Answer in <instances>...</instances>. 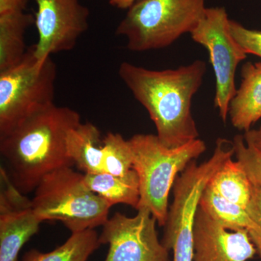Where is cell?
<instances>
[{"label":"cell","instance_id":"1","mask_svg":"<svg viewBox=\"0 0 261 261\" xmlns=\"http://www.w3.org/2000/svg\"><path fill=\"white\" fill-rule=\"evenodd\" d=\"M205 61H194L176 69H147L123 62L118 75L147 110L161 143L176 148L199 139L192 100L203 82Z\"/></svg>","mask_w":261,"mask_h":261},{"label":"cell","instance_id":"2","mask_svg":"<svg viewBox=\"0 0 261 261\" xmlns=\"http://www.w3.org/2000/svg\"><path fill=\"white\" fill-rule=\"evenodd\" d=\"M81 123L77 111L54 104L0 137L4 168L19 191L27 195L48 173L74 165L67 152V136Z\"/></svg>","mask_w":261,"mask_h":261},{"label":"cell","instance_id":"3","mask_svg":"<svg viewBox=\"0 0 261 261\" xmlns=\"http://www.w3.org/2000/svg\"><path fill=\"white\" fill-rule=\"evenodd\" d=\"M128 142L133 152L132 168L140 181V202L136 210L147 209L163 227L175 180L190 163L205 152V142L197 139L181 147L168 148L157 135L145 134L134 135Z\"/></svg>","mask_w":261,"mask_h":261},{"label":"cell","instance_id":"4","mask_svg":"<svg viewBox=\"0 0 261 261\" xmlns=\"http://www.w3.org/2000/svg\"><path fill=\"white\" fill-rule=\"evenodd\" d=\"M34 192L33 207L42 223L60 221L75 233L94 229L108 221L111 206L89 190L84 174L70 166L48 173Z\"/></svg>","mask_w":261,"mask_h":261},{"label":"cell","instance_id":"5","mask_svg":"<svg viewBox=\"0 0 261 261\" xmlns=\"http://www.w3.org/2000/svg\"><path fill=\"white\" fill-rule=\"evenodd\" d=\"M233 154L232 142L219 138L210 159L200 165L192 161L175 180L161 241L172 250V261L193 260L194 226L201 195L215 173Z\"/></svg>","mask_w":261,"mask_h":261},{"label":"cell","instance_id":"6","mask_svg":"<svg viewBox=\"0 0 261 261\" xmlns=\"http://www.w3.org/2000/svg\"><path fill=\"white\" fill-rule=\"evenodd\" d=\"M205 0H138L116 29L130 51H145L171 45L191 34L205 15Z\"/></svg>","mask_w":261,"mask_h":261},{"label":"cell","instance_id":"7","mask_svg":"<svg viewBox=\"0 0 261 261\" xmlns=\"http://www.w3.org/2000/svg\"><path fill=\"white\" fill-rule=\"evenodd\" d=\"M56 63L37 59L34 46L16 65L0 71V137L54 105Z\"/></svg>","mask_w":261,"mask_h":261},{"label":"cell","instance_id":"8","mask_svg":"<svg viewBox=\"0 0 261 261\" xmlns=\"http://www.w3.org/2000/svg\"><path fill=\"white\" fill-rule=\"evenodd\" d=\"M229 21L224 8H206L203 18L190 34L194 42L208 51L216 76L215 107L224 123L237 92V68L247 55L230 32Z\"/></svg>","mask_w":261,"mask_h":261},{"label":"cell","instance_id":"9","mask_svg":"<svg viewBox=\"0 0 261 261\" xmlns=\"http://www.w3.org/2000/svg\"><path fill=\"white\" fill-rule=\"evenodd\" d=\"M137 211L133 217L116 213L103 225L99 243L109 245L105 261H171L158 236L157 220L147 209Z\"/></svg>","mask_w":261,"mask_h":261},{"label":"cell","instance_id":"10","mask_svg":"<svg viewBox=\"0 0 261 261\" xmlns=\"http://www.w3.org/2000/svg\"><path fill=\"white\" fill-rule=\"evenodd\" d=\"M38 41L34 53L42 61L74 48L89 27V10L80 0H34Z\"/></svg>","mask_w":261,"mask_h":261},{"label":"cell","instance_id":"11","mask_svg":"<svg viewBox=\"0 0 261 261\" xmlns=\"http://www.w3.org/2000/svg\"><path fill=\"white\" fill-rule=\"evenodd\" d=\"M32 200L19 191L0 168V261H18L22 247L39 231Z\"/></svg>","mask_w":261,"mask_h":261},{"label":"cell","instance_id":"12","mask_svg":"<svg viewBox=\"0 0 261 261\" xmlns=\"http://www.w3.org/2000/svg\"><path fill=\"white\" fill-rule=\"evenodd\" d=\"M257 253L247 230L226 229L198 206L192 261H247Z\"/></svg>","mask_w":261,"mask_h":261},{"label":"cell","instance_id":"13","mask_svg":"<svg viewBox=\"0 0 261 261\" xmlns=\"http://www.w3.org/2000/svg\"><path fill=\"white\" fill-rule=\"evenodd\" d=\"M241 84L229 103L228 116L239 130H249L261 118V63L243 65Z\"/></svg>","mask_w":261,"mask_h":261},{"label":"cell","instance_id":"14","mask_svg":"<svg viewBox=\"0 0 261 261\" xmlns=\"http://www.w3.org/2000/svg\"><path fill=\"white\" fill-rule=\"evenodd\" d=\"M68 156L84 173H104L100 132L92 123H81L67 136Z\"/></svg>","mask_w":261,"mask_h":261},{"label":"cell","instance_id":"15","mask_svg":"<svg viewBox=\"0 0 261 261\" xmlns=\"http://www.w3.org/2000/svg\"><path fill=\"white\" fill-rule=\"evenodd\" d=\"M84 181L94 193L112 207L125 204L137 209L140 202V181L134 169L125 176L107 173H84Z\"/></svg>","mask_w":261,"mask_h":261},{"label":"cell","instance_id":"16","mask_svg":"<svg viewBox=\"0 0 261 261\" xmlns=\"http://www.w3.org/2000/svg\"><path fill=\"white\" fill-rule=\"evenodd\" d=\"M35 18L25 12L0 15V71L16 65L23 59L25 33Z\"/></svg>","mask_w":261,"mask_h":261},{"label":"cell","instance_id":"17","mask_svg":"<svg viewBox=\"0 0 261 261\" xmlns=\"http://www.w3.org/2000/svg\"><path fill=\"white\" fill-rule=\"evenodd\" d=\"M207 187L230 202L246 209L252 200L254 185L238 161L228 159L215 173Z\"/></svg>","mask_w":261,"mask_h":261},{"label":"cell","instance_id":"18","mask_svg":"<svg viewBox=\"0 0 261 261\" xmlns=\"http://www.w3.org/2000/svg\"><path fill=\"white\" fill-rule=\"evenodd\" d=\"M99 236L94 229L72 233L64 244L53 251L41 252L33 249L25 253L22 261H87L101 245Z\"/></svg>","mask_w":261,"mask_h":261},{"label":"cell","instance_id":"19","mask_svg":"<svg viewBox=\"0 0 261 261\" xmlns=\"http://www.w3.org/2000/svg\"><path fill=\"white\" fill-rule=\"evenodd\" d=\"M199 206L211 219L229 231H248L253 226L246 209L226 200L207 186L201 195Z\"/></svg>","mask_w":261,"mask_h":261},{"label":"cell","instance_id":"20","mask_svg":"<svg viewBox=\"0 0 261 261\" xmlns=\"http://www.w3.org/2000/svg\"><path fill=\"white\" fill-rule=\"evenodd\" d=\"M104 173L123 176L133 169V152L129 142L121 134L109 132L102 140Z\"/></svg>","mask_w":261,"mask_h":261},{"label":"cell","instance_id":"21","mask_svg":"<svg viewBox=\"0 0 261 261\" xmlns=\"http://www.w3.org/2000/svg\"><path fill=\"white\" fill-rule=\"evenodd\" d=\"M233 147L237 161L255 186L261 187V152L245 143L243 135L234 136Z\"/></svg>","mask_w":261,"mask_h":261},{"label":"cell","instance_id":"22","mask_svg":"<svg viewBox=\"0 0 261 261\" xmlns=\"http://www.w3.org/2000/svg\"><path fill=\"white\" fill-rule=\"evenodd\" d=\"M230 32L247 54L261 58V31L247 29L238 22L230 20Z\"/></svg>","mask_w":261,"mask_h":261},{"label":"cell","instance_id":"23","mask_svg":"<svg viewBox=\"0 0 261 261\" xmlns=\"http://www.w3.org/2000/svg\"><path fill=\"white\" fill-rule=\"evenodd\" d=\"M249 216L254 222L253 226L247 231L252 243L256 248L261 261V187L254 185L252 200L247 208Z\"/></svg>","mask_w":261,"mask_h":261},{"label":"cell","instance_id":"24","mask_svg":"<svg viewBox=\"0 0 261 261\" xmlns=\"http://www.w3.org/2000/svg\"><path fill=\"white\" fill-rule=\"evenodd\" d=\"M29 0H0V15L25 12Z\"/></svg>","mask_w":261,"mask_h":261},{"label":"cell","instance_id":"25","mask_svg":"<svg viewBox=\"0 0 261 261\" xmlns=\"http://www.w3.org/2000/svg\"><path fill=\"white\" fill-rule=\"evenodd\" d=\"M243 137L247 145L251 146L261 152V126L257 129L247 130Z\"/></svg>","mask_w":261,"mask_h":261},{"label":"cell","instance_id":"26","mask_svg":"<svg viewBox=\"0 0 261 261\" xmlns=\"http://www.w3.org/2000/svg\"><path fill=\"white\" fill-rule=\"evenodd\" d=\"M138 0H108L110 4L119 9H129Z\"/></svg>","mask_w":261,"mask_h":261}]
</instances>
